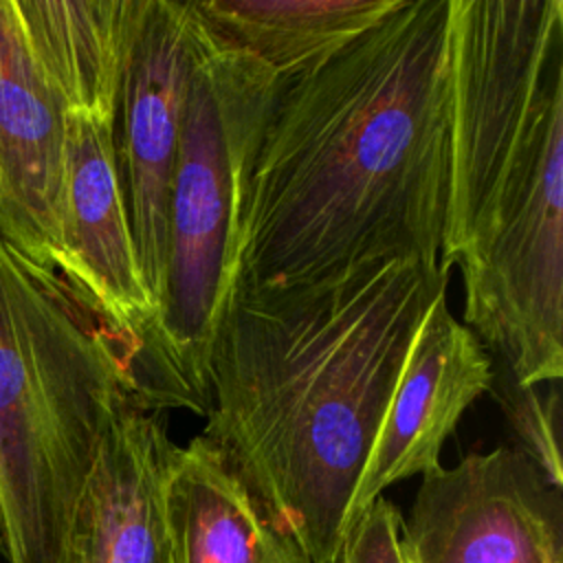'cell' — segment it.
I'll use <instances>...</instances> for the list:
<instances>
[{"label": "cell", "mask_w": 563, "mask_h": 563, "mask_svg": "<svg viewBox=\"0 0 563 563\" xmlns=\"http://www.w3.org/2000/svg\"><path fill=\"white\" fill-rule=\"evenodd\" d=\"M165 501L174 563H314L202 435L174 444Z\"/></svg>", "instance_id": "obj_13"}, {"label": "cell", "mask_w": 563, "mask_h": 563, "mask_svg": "<svg viewBox=\"0 0 563 563\" xmlns=\"http://www.w3.org/2000/svg\"><path fill=\"white\" fill-rule=\"evenodd\" d=\"M194 62L189 2L150 0L114 117V156L141 275L156 312L165 299L169 194Z\"/></svg>", "instance_id": "obj_7"}, {"label": "cell", "mask_w": 563, "mask_h": 563, "mask_svg": "<svg viewBox=\"0 0 563 563\" xmlns=\"http://www.w3.org/2000/svg\"><path fill=\"white\" fill-rule=\"evenodd\" d=\"M504 383L493 380L497 398L501 402L504 416L519 440V451H523L537 468L545 475L550 484L563 488V466H561V391L559 383H552L548 394H539L534 387L517 385L506 372Z\"/></svg>", "instance_id": "obj_15"}, {"label": "cell", "mask_w": 563, "mask_h": 563, "mask_svg": "<svg viewBox=\"0 0 563 563\" xmlns=\"http://www.w3.org/2000/svg\"><path fill=\"white\" fill-rule=\"evenodd\" d=\"M191 18L196 62L169 194L165 299L130 378L139 407L207 416L211 347L233 292L251 172L286 79L216 44Z\"/></svg>", "instance_id": "obj_5"}, {"label": "cell", "mask_w": 563, "mask_h": 563, "mask_svg": "<svg viewBox=\"0 0 563 563\" xmlns=\"http://www.w3.org/2000/svg\"><path fill=\"white\" fill-rule=\"evenodd\" d=\"M449 273L398 257L229 297L200 435L314 563H336L405 356Z\"/></svg>", "instance_id": "obj_2"}, {"label": "cell", "mask_w": 563, "mask_h": 563, "mask_svg": "<svg viewBox=\"0 0 563 563\" xmlns=\"http://www.w3.org/2000/svg\"><path fill=\"white\" fill-rule=\"evenodd\" d=\"M125 356L53 271L0 238V530L9 563H62L77 499L114 413Z\"/></svg>", "instance_id": "obj_4"}, {"label": "cell", "mask_w": 563, "mask_h": 563, "mask_svg": "<svg viewBox=\"0 0 563 563\" xmlns=\"http://www.w3.org/2000/svg\"><path fill=\"white\" fill-rule=\"evenodd\" d=\"M57 275L117 339L130 372L156 321L114 156V121L68 112Z\"/></svg>", "instance_id": "obj_8"}, {"label": "cell", "mask_w": 563, "mask_h": 563, "mask_svg": "<svg viewBox=\"0 0 563 563\" xmlns=\"http://www.w3.org/2000/svg\"><path fill=\"white\" fill-rule=\"evenodd\" d=\"M66 114L0 0V238L57 273Z\"/></svg>", "instance_id": "obj_11"}, {"label": "cell", "mask_w": 563, "mask_h": 563, "mask_svg": "<svg viewBox=\"0 0 563 563\" xmlns=\"http://www.w3.org/2000/svg\"><path fill=\"white\" fill-rule=\"evenodd\" d=\"M400 0H189L202 31L282 79L310 73L389 15Z\"/></svg>", "instance_id": "obj_14"}, {"label": "cell", "mask_w": 563, "mask_h": 563, "mask_svg": "<svg viewBox=\"0 0 563 563\" xmlns=\"http://www.w3.org/2000/svg\"><path fill=\"white\" fill-rule=\"evenodd\" d=\"M402 515L378 497L347 528L336 563H411L402 537Z\"/></svg>", "instance_id": "obj_16"}, {"label": "cell", "mask_w": 563, "mask_h": 563, "mask_svg": "<svg viewBox=\"0 0 563 563\" xmlns=\"http://www.w3.org/2000/svg\"><path fill=\"white\" fill-rule=\"evenodd\" d=\"M35 66L64 114L114 121L150 0H11Z\"/></svg>", "instance_id": "obj_12"}, {"label": "cell", "mask_w": 563, "mask_h": 563, "mask_svg": "<svg viewBox=\"0 0 563 563\" xmlns=\"http://www.w3.org/2000/svg\"><path fill=\"white\" fill-rule=\"evenodd\" d=\"M0 563H2V552H0Z\"/></svg>", "instance_id": "obj_18"}, {"label": "cell", "mask_w": 563, "mask_h": 563, "mask_svg": "<svg viewBox=\"0 0 563 563\" xmlns=\"http://www.w3.org/2000/svg\"><path fill=\"white\" fill-rule=\"evenodd\" d=\"M495 380L493 356L460 323L442 290L418 325L367 464L354 490L347 528L383 490L440 466V451L464 411ZM347 532V530H345Z\"/></svg>", "instance_id": "obj_9"}, {"label": "cell", "mask_w": 563, "mask_h": 563, "mask_svg": "<svg viewBox=\"0 0 563 563\" xmlns=\"http://www.w3.org/2000/svg\"><path fill=\"white\" fill-rule=\"evenodd\" d=\"M402 537L411 563H563V488L519 449L422 475Z\"/></svg>", "instance_id": "obj_6"}, {"label": "cell", "mask_w": 563, "mask_h": 563, "mask_svg": "<svg viewBox=\"0 0 563 563\" xmlns=\"http://www.w3.org/2000/svg\"><path fill=\"white\" fill-rule=\"evenodd\" d=\"M440 264L521 387L563 376V2L449 0Z\"/></svg>", "instance_id": "obj_3"}, {"label": "cell", "mask_w": 563, "mask_h": 563, "mask_svg": "<svg viewBox=\"0 0 563 563\" xmlns=\"http://www.w3.org/2000/svg\"><path fill=\"white\" fill-rule=\"evenodd\" d=\"M172 449L165 411L132 398L121 405L77 499L62 563H174L165 501Z\"/></svg>", "instance_id": "obj_10"}, {"label": "cell", "mask_w": 563, "mask_h": 563, "mask_svg": "<svg viewBox=\"0 0 563 563\" xmlns=\"http://www.w3.org/2000/svg\"><path fill=\"white\" fill-rule=\"evenodd\" d=\"M0 552H2V530H0Z\"/></svg>", "instance_id": "obj_17"}, {"label": "cell", "mask_w": 563, "mask_h": 563, "mask_svg": "<svg viewBox=\"0 0 563 563\" xmlns=\"http://www.w3.org/2000/svg\"><path fill=\"white\" fill-rule=\"evenodd\" d=\"M449 114V0H400L286 79L253 163L233 290L380 260L440 264Z\"/></svg>", "instance_id": "obj_1"}]
</instances>
